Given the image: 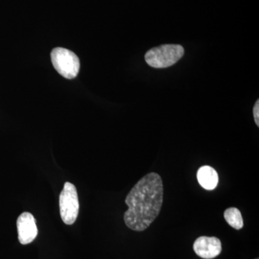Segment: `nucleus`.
Returning a JSON list of instances; mask_svg holds the SVG:
<instances>
[{"label":"nucleus","instance_id":"7","mask_svg":"<svg viewBox=\"0 0 259 259\" xmlns=\"http://www.w3.org/2000/svg\"><path fill=\"white\" fill-rule=\"evenodd\" d=\"M197 177L199 185L205 190H213L217 187L218 175L217 171L212 167H200L197 171Z\"/></svg>","mask_w":259,"mask_h":259},{"label":"nucleus","instance_id":"1","mask_svg":"<svg viewBox=\"0 0 259 259\" xmlns=\"http://www.w3.org/2000/svg\"><path fill=\"white\" fill-rule=\"evenodd\" d=\"M163 202V185L161 176L151 172L131 189L125 202L128 209L124 213L126 226L133 231L147 229L157 218Z\"/></svg>","mask_w":259,"mask_h":259},{"label":"nucleus","instance_id":"4","mask_svg":"<svg viewBox=\"0 0 259 259\" xmlns=\"http://www.w3.org/2000/svg\"><path fill=\"white\" fill-rule=\"evenodd\" d=\"M59 207L63 222L66 225L74 224L78 217L79 202L77 190L73 184L66 182L59 196Z\"/></svg>","mask_w":259,"mask_h":259},{"label":"nucleus","instance_id":"10","mask_svg":"<svg viewBox=\"0 0 259 259\" xmlns=\"http://www.w3.org/2000/svg\"><path fill=\"white\" fill-rule=\"evenodd\" d=\"M255 259H258V258H255Z\"/></svg>","mask_w":259,"mask_h":259},{"label":"nucleus","instance_id":"5","mask_svg":"<svg viewBox=\"0 0 259 259\" xmlns=\"http://www.w3.org/2000/svg\"><path fill=\"white\" fill-rule=\"evenodd\" d=\"M193 249L201 258L212 259L221 254L222 243L216 237L201 236L194 241Z\"/></svg>","mask_w":259,"mask_h":259},{"label":"nucleus","instance_id":"9","mask_svg":"<svg viewBox=\"0 0 259 259\" xmlns=\"http://www.w3.org/2000/svg\"><path fill=\"white\" fill-rule=\"evenodd\" d=\"M253 117H254V120L256 125L259 126V101L257 100L255 102L254 107H253Z\"/></svg>","mask_w":259,"mask_h":259},{"label":"nucleus","instance_id":"3","mask_svg":"<svg viewBox=\"0 0 259 259\" xmlns=\"http://www.w3.org/2000/svg\"><path fill=\"white\" fill-rule=\"evenodd\" d=\"M51 61L56 71L68 79H74L80 69L79 58L72 51L56 48L51 51Z\"/></svg>","mask_w":259,"mask_h":259},{"label":"nucleus","instance_id":"2","mask_svg":"<svg viewBox=\"0 0 259 259\" xmlns=\"http://www.w3.org/2000/svg\"><path fill=\"white\" fill-rule=\"evenodd\" d=\"M184 54L185 50L182 46L166 44L148 51L145 55V59L151 67L164 69L176 64Z\"/></svg>","mask_w":259,"mask_h":259},{"label":"nucleus","instance_id":"6","mask_svg":"<svg viewBox=\"0 0 259 259\" xmlns=\"http://www.w3.org/2000/svg\"><path fill=\"white\" fill-rule=\"evenodd\" d=\"M18 240L23 245L29 244L35 239L37 235V228L35 218L31 213H22L17 221Z\"/></svg>","mask_w":259,"mask_h":259},{"label":"nucleus","instance_id":"8","mask_svg":"<svg viewBox=\"0 0 259 259\" xmlns=\"http://www.w3.org/2000/svg\"><path fill=\"white\" fill-rule=\"evenodd\" d=\"M225 220L228 224L236 230H241L243 227V219L241 211L236 207H230L224 212Z\"/></svg>","mask_w":259,"mask_h":259}]
</instances>
